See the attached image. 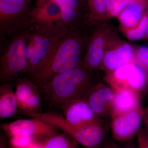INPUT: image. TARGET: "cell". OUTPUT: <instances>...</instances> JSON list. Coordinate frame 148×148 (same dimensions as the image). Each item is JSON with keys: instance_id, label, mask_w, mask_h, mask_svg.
<instances>
[{"instance_id": "obj_7", "label": "cell", "mask_w": 148, "mask_h": 148, "mask_svg": "<svg viewBox=\"0 0 148 148\" xmlns=\"http://www.w3.org/2000/svg\"><path fill=\"white\" fill-rule=\"evenodd\" d=\"M31 0H0V34L5 38L28 26Z\"/></svg>"}, {"instance_id": "obj_23", "label": "cell", "mask_w": 148, "mask_h": 148, "mask_svg": "<svg viewBox=\"0 0 148 148\" xmlns=\"http://www.w3.org/2000/svg\"><path fill=\"white\" fill-rule=\"evenodd\" d=\"M109 18L117 17L122 10L136 0H107Z\"/></svg>"}, {"instance_id": "obj_15", "label": "cell", "mask_w": 148, "mask_h": 148, "mask_svg": "<svg viewBox=\"0 0 148 148\" xmlns=\"http://www.w3.org/2000/svg\"><path fill=\"white\" fill-rule=\"evenodd\" d=\"M110 113V119L127 113L141 107L140 94L131 89L115 90Z\"/></svg>"}, {"instance_id": "obj_16", "label": "cell", "mask_w": 148, "mask_h": 148, "mask_svg": "<svg viewBox=\"0 0 148 148\" xmlns=\"http://www.w3.org/2000/svg\"><path fill=\"white\" fill-rule=\"evenodd\" d=\"M133 49L132 46L123 43L107 50L103 58L101 69L108 73L132 62Z\"/></svg>"}, {"instance_id": "obj_1", "label": "cell", "mask_w": 148, "mask_h": 148, "mask_svg": "<svg viewBox=\"0 0 148 148\" xmlns=\"http://www.w3.org/2000/svg\"><path fill=\"white\" fill-rule=\"evenodd\" d=\"M91 24L88 21L70 27L49 61L27 77L40 88L59 74L82 67Z\"/></svg>"}, {"instance_id": "obj_8", "label": "cell", "mask_w": 148, "mask_h": 148, "mask_svg": "<svg viewBox=\"0 0 148 148\" xmlns=\"http://www.w3.org/2000/svg\"><path fill=\"white\" fill-rule=\"evenodd\" d=\"M105 80L114 91L131 89L141 94L147 87L148 75L137 62H130L106 73Z\"/></svg>"}, {"instance_id": "obj_29", "label": "cell", "mask_w": 148, "mask_h": 148, "mask_svg": "<svg viewBox=\"0 0 148 148\" xmlns=\"http://www.w3.org/2000/svg\"><path fill=\"white\" fill-rule=\"evenodd\" d=\"M8 141L7 140L5 135L1 134L0 136V148H8Z\"/></svg>"}, {"instance_id": "obj_33", "label": "cell", "mask_w": 148, "mask_h": 148, "mask_svg": "<svg viewBox=\"0 0 148 148\" xmlns=\"http://www.w3.org/2000/svg\"><path fill=\"white\" fill-rule=\"evenodd\" d=\"M146 39L147 40H148V24L147 29V33H146L145 37V39Z\"/></svg>"}, {"instance_id": "obj_3", "label": "cell", "mask_w": 148, "mask_h": 148, "mask_svg": "<svg viewBox=\"0 0 148 148\" xmlns=\"http://www.w3.org/2000/svg\"><path fill=\"white\" fill-rule=\"evenodd\" d=\"M30 28L28 25L13 34L1 38L0 80L1 84L15 82L27 66V44Z\"/></svg>"}, {"instance_id": "obj_9", "label": "cell", "mask_w": 148, "mask_h": 148, "mask_svg": "<svg viewBox=\"0 0 148 148\" xmlns=\"http://www.w3.org/2000/svg\"><path fill=\"white\" fill-rule=\"evenodd\" d=\"M27 25L39 27L59 37H63L69 29L62 19L60 7L53 0L34 7L29 14Z\"/></svg>"}, {"instance_id": "obj_18", "label": "cell", "mask_w": 148, "mask_h": 148, "mask_svg": "<svg viewBox=\"0 0 148 148\" xmlns=\"http://www.w3.org/2000/svg\"><path fill=\"white\" fill-rule=\"evenodd\" d=\"M15 91L19 110L23 111L29 98L39 88L29 78L19 77L15 81Z\"/></svg>"}, {"instance_id": "obj_31", "label": "cell", "mask_w": 148, "mask_h": 148, "mask_svg": "<svg viewBox=\"0 0 148 148\" xmlns=\"http://www.w3.org/2000/svg\"><path fill=\"white\" fill-rule=\"evenodd\" d=\"M41 142L34 143L25 148H43Z\"/></svg>"}, {"instance_id": "obj_27", "label": "cell", "mask_w": 148, "mask_h": 148, "mask_svg": "<svg viewBox=\"0 0 148 148\" xmlns=\"http://www.w3.org/2000/svg\"><path fill=\"white\" fill-rule=\"evenodd\" d=\"M142 128L148 138V106L144 109Z\"/></svg>"}, {"instance_id": "obj_4", "label": "cell", "mask_w": 148, "mask_h": 148, "mask_svg": "<svg viewBox=\"0 0 148 148\" xmlns=\"http://www.w3.org/2000/svg\"><path fill=\"white\" fill-rule=\"evenodd\" d=\"M29 26L27 44V77L44 66L53 55L61 38L39 27Z\"/></svg>"}, {"instance_id": "obj_21", "label": "cell", "mask_w": 148, "mask_h": 148, "mask_svg": "<svg viewBox=\"0 0 148 148\" xmlns=\"http://www.w3.org/2000/svg\"><path fill=\"white\" fill-rule=\"evenodd\" d=\"M148 24V9L143 14L140 23L133 29L126 30V36L130 41H135L145 39Z\"/></svg>"}, {"instance_id": "obj_24", "label": "cell", "mask_w": 148, "mask_h": 148, "mask_svg": "<svg viewBox=\"0 0 148 148\" xmlns=\"http://www.w3.org/2000/svg\"><path fill=\"white\" fill-rule=\"evenodd\" d=\"M41 95L40 90L37 91L29 98L23 111L18 112L25 113H40L41 110Z\"/></svg>"}, {"instance_id": "obj_30", "label": "cell", "mask_w": 148, "mask_h": 148, "mask_svg": "<svg viewBox=\"0 0 148 148\" xmlns=\"http://www.w3.org/2000/svg\"><path fill=\"white\" fill-rule=\"evenodd\" d=\"M119 148H138V147H136L135 144L129 141L125 142L124 144L121 147L119 146Z\"/></svg>"}, {"instance_id": "obj_32", "label": "cell", "mask_w": 148, "mask_h": 148, "mask_svg": "<svg viewBox=\"0 0 148 148\" xmlns=\"http://www.w3.org/2000/svg\"><path fill=\"white\" fill-rule=\"evenodd\" d=\"M49 0H35V6H40L44 4Z\"/></svg>"}, {"instance_id": "obj_6", "label": "cell", "mask_w": 148, "mask_h": 148, "mask_svg": "<svg viewBox=\"0 0 148 148\" xmlns=\"http://www.w3.org/2000/svg\"><path fill=\"white\" fill-rule=\"evenodd\" d=\"M51 123L87 148H99L106 140L109 128L106 121L103 120L85 126H74L58 114L52 117Z\"/></svg>"}, {"instance_id": "obj_12", "label": "cell", "mask_w": 148, "mask_h": 148, "mask_svg": "<svg viewBox=\"0 0 148 148\" xmlns=\"http://www.w3.org/2000/svg\"><path fill=\"white\" fill-rule=\"evenodd\" d=\"M61 110L66 121L74 126H85L103 120L96 115L84 98L69 101Z\"/></svg>"}, {"instance_id": "obj_26", "label": "cell", "mask_w": 148, "mask_h": 148, "mask_svg": "<svg viewBox=\"0 0 148 148\" xmlns=\"http://www.w3.org/2000/svg\"><path fill=\"white\" fill-rule=\"evenodd\" d=\"M137 137L138 148H148V138L142 127L138 132Z\"/></svg>"}, {"instance_id": "obj_11", "label": "cell", "mask_w": 148, "mask_h": 148, "mask_svg": "<svg viewBox=\"0 0 148 148\" xmlns=\"http://www.w3.org/2000/svg\"><path fill=\"white\" fill-rule=\"evenodd\" d=\"M144 110L141 106L111 119L110 127L114 140L125 143L137 136L142 127Z\"/></svg>"}, {"instance_id": "obj_17", "label": "cell", "mask_w": 148, "mask_h": 148, "mask_svg": "<svg viewBox=\"0 0 148 148\" xmlns=\"http://www.w3.org/2000/svg\"><path fill=\"white\" fill-rule=\"evenodd\" d=\"M15 91L10 83L1 84L0 86V118H9L18 111Z\"/></svg>"}, {"instance_id": "obj_2", "label": "cell", "mask_w": 148, "mask_h": 148, "mask_svg": "<svg viewBox=\"0 0 148 148\" xmlns=\"http://www.w3.org/2000/svg\"><path fill=\"white\" fill-rule=\"evenodd\" d=\"M97 71L82 67L59 74L39 88L41 99L48 107L61 110L69 101L84 98L101 82Z\"/></svg>"}, {"instance_id": "obj_19", "label": "cell", "mask_w": 148, "mask_h": 148, "mask_svg": "<svg viewBox=\"0 0 148 148\" xmlns=\"http://www.w3.org/2000/svg\"><path fill=\"white\" fill-rule=\"evenodd\" d=\"M88 17L92 21L106 22L109 18L107 0H84Z\"/></svg>"}, {"instance_id": "obj_28", "label": "cell", "mask_w": 148, "mask_h": 148, "mask_svg": "<svg viewBox=\"0 0 148 148\" xmlns=\"http://www.w3.org/2000/svg\"><path fill=\"white\" fill-rule=\"evenodd\" d=\"M99 148H119V146L110 140H106L104 141Z\"/></svg>"}, {"instance_id": "obj_5", "label": "cell", "mask_w": 148, "mask_h": 148, "mask_svg": "<svg viewBox=\"0 0 148 148\" xmlns=\"http://www.w3.org/2000/svg\"><path fill=\"white\" fill-rule=\"evenodd\" d=\"M107 22L94 21L91 24L83 68L91 71L101 69L108 47L115 39L114 32Z\"/></svg>"}, {"instance_id": "obj_20", "label": "cell", "mask_w": 148, "mask_h": 148, "mask_svg": "<svg viewBox=\"0 0 148 148\" xmlns=\"http://www.w3.org/2000/svg\"><path fill=\"white\" fill-rule=\"evenodd\" d=\"M41 143L43 148H80L76 140L64 132L45 138Z\"/></svg>"}, {"instance_id": "obj_13", "label": "cell", "mask_w": 148, "mask_h": 148, "mask_svg": "<svg viewBox=\"0 0 148 148\" xmlns=\"http://www.w3.org/2000/svg\"><path fill=\"white\" fill-rule=\"evenodd\" d=\"M114 95V90L110 86L100 82L90 90L84 98L96 115L106 121L110 118Z\"/></svg>"}, {"instance_id": "obj_10", "label": "cell", "mask_w": 148, "mask_h": 148, "mask_svg": "<svg viewBox=\"0 0 148 148\" xmlns=\"http://www.w3.org/2000/svg\"><path fill=\"white\" fill-rule=\"evenodd\" d=\"M19 119L1 125L2 129L9 137L27 135L46 138L58 133V128L36 118Z\"/></svg>"}, {"instance_id": "obj_14", "label": "cell", "mask_w": 148, "mask_h": 148, "mask_svg": "<svg viewBox=\"0 0 148 148\" xmlns=\"http://www.w3.org/2000/svg\"><path fill=\"white\" fill-rule=\"evenodd\" d=\"M61 9V17L69 28L90 20L84 0H53Z\"/></svg>"}, {"instance_id": "obj_22", "label": "cell", "mask_w": 148, "mask_h": 148, "mask_svg": "<svg viewBox=\"0 0 148 148\" xmlns=\"http://www.w3.org/2000/svg\"><path fill=\"white\" fill-rule=\"evenodd\" d=\"M9 138L8 144L10 148H25L34 143L42 142L45 138L27 135L12 136Z\"/></svg>"}, {"instance_id": "obj_25", "label": "cell", "mask_w": 148, "mask_h": 148, "mask_svg": "<svg viewBox=\"0 0 148 148\" xmlns=\"http://www.w3.org/2000/svg\"><path fill=\"white\" fill-rule=\"evenodd\" d=\"M137 56V63L148 75V46H142L138 48Z\"/></svg>"}]
</instances>
